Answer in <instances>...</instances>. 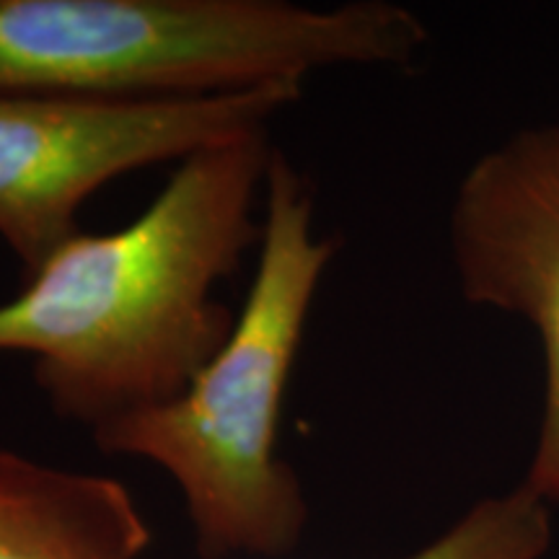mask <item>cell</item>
<instances>
[{"label": "cell", "instance_id": "1", "mask_svg": "<svg viewBox=\"0 0 559 559\" xmlns=\"http://www.w3.org/2000/svg\"><path fill=\"white\" fill-rule=\"evenodd\" d=\"M270 132L177 164L130 223L81 234L0 304V353L29 355L62 419L96 432L187 389L226 342L215 298L260 243Z\"/></svg>", "mask_w": 559, "mask_h": 559}, {"label": "cell", "instance_id": "2", "mask_svg": "<svg viewBox=\"0 0 559 559\" xmlns=\"http://www.w3.org/2000/svg\"><path fill=\"white\" fill-rule=\"evenodd\" d=\"M313 210L309 177L272 151L254 275L226 342L179 396L91 432L107 456L169 474L202 559H280L306 534L304 485L277 445L285 391L337 247L317 234Z\"/></svg>", "mask_w": 559, "mask_h": 559}, {"label": "cell", "instance_id": "3", "mask_svg": "<svg viewBox=\"0 0 559 559\" xmlns=\"http://www.w3.org/2000/svg\"><path fill=\"white\" fill-rule=\"evenodd\" d=\"M428 29L409 9L358 0H0V94L190 99L304 91L337 66H404Z\"/></svg>", "mask_w": 559, "mask_h": 559}, {"label": "cell", "instance_id": "4", "mask_svg": "<svg viewBox=\"0 0 559 559\" xmlns=\"http://www.w3.org/2000/svg\"><path fill=\"white\" fill-rule=\"evenodd\" d=\"M300 96L290 86L190 99L0 94V241L29 277L81 234V210L104 185L270 132Z\"/></svg>", "mask_w": 559, "mask_h": 559}, {"label": "cell", "instance_id": "5", "mask_svg": "<svg viewBox=\"0 0 559 559\" xmlns=\"http://www.w3.org/2000/svg\"><path fill=\"white\" fill-rule=\"evenodd\" d=\"M459 283L472 304L526 317L547 355V407L523 485L559 500V124L479 158L451 213Z\"/></svg>", "mask_w": 559, "mask_h": 559}, {"label": "cell", "instance_id": "6", "mask_svg": "<svg viewBox=\"0 0 559 559\" xmlns=\"http://www.w3.org/2000/svg\"><path fill=\"white\" fill-rule=\"evenodd\" d=\"M148 547L124 481L0 445V559H140Z\"/></svg>", "mask_w": 559, "mask_h": 559}, {"label": "cell", "instance_id": "7", "mask_svg": "<svg viewBox=\"0 0 559 559\" xmlns=\"http://www.w3.org/2000/svg\"><path fill=\"white\" fill-rule=\"evenodd\" d=\"M549 544V502L521 485L479 500L436 542L402 559H542Z\"/></svg>", "mask_w": 559, "mask_h": 559}]
</instances>
